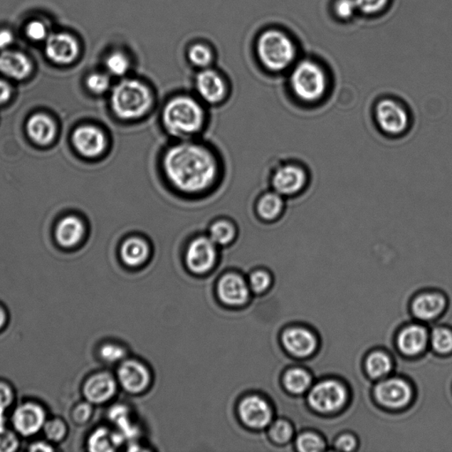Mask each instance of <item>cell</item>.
<instances>
[{
    "label": "cell",
    "mask_w": 452,
    "mask_h": 452,
    "mask_svg": "<svg viewBox=\"0 0 452 452\" xmlns=\"http://www.w3.org/2000/svg\"><path fill=\"white\" fill-rule=\"evenodd\" d=\"M163 167L172 186L186 193L207 189L218 174V164L211 152L189 142L178 143L167 149Z\"/></svg>",
    "instance_id": "cell-1"
},
{
    "label": "cell",
    "mask_w": 452,
    "mask_h": 452,
    "mask_svg": "<svg viewBox=\"0 0 452 452\" xmlns=\"http://www.w3.org/2000/svg\"><path fill=\"white\" fill-rule=\"evenodd\" d=\"M164 126L176 137H189L200 132L204 124V111L194 98L181 95L172 98L162 113Z\"/></svg>",
    "instance_id": "cell-2"
},
{
    "label": "cell",
    "mask_w": 452,
    "mask_h": 452,
    "mask_svg": "<svg viewBox=\"0 0 452 452\" xmlns=\"http://www.w3.org/2000/svg\"><path fill=\"white\" fill-rule=\"evenodd\" d=\"M152 101V95L149 87L138 80H121L112 92V111L117 117L124 120H134L142 117L148 112Z\"/></svg>",
    "instance_id": "cell-3"
},
{
    "label": "cell",
    "mask_w": 452,
    "mask_h": 452,
    "mask_svg": "<svg viewBox=\"0 0 452 452\" xmlns=\"http://www.w3.org/2000/svg\"><path fill=\"white\" fill-rule=\"evenodd\" d=\"M256 51L264 67L273 72L289 68L295 60L297 53L291 38L277 29H270L259 36Z\"/></svg>",
    "instance_id": "cell-4"
},
{
    "label": "cell",
    "mask_w": 452,
    "mask_h": 452,
    "mask_svg": "<svg viewBox=\"0 0 452 452\" xmlns=\"http://www.w3.org/2000/svg\"><path fill=\"white\" fill-rule=\"evenodd\" d=\"M291 87L300 100L313 103L325 95L328 80L321 65L312 61H300L291 75Z\"/></svg>",
    "instance_id": "cell-5"
},
{
    "label": "cell",
    "mask_w": 452,
    "mask_h": 452,
    "mask_svg": "<svg viewBox=\"0 0 452 452\" xmlns=\"http://www.w3.org/2000/svg\"><path fill=\"white\" fill-rule=\"evenodd\" d=\"M347 399L344 386L334 381H325L315 385L308 396L315 410L330 413L340 409Z\"/></svg>",
    "instance_id": "cell-6"
},
{
    "label": "cell",
    "mask_w": 452,
    "mask_h": 452,
    "mask_svg": "<svg viewBox=\"0 0 452 452\" xmlns=\"http://www.w3.org/2000/svg\"><path fill=\"white\" fill-rule=\"evenodd\" d=\"M216 245L209 237H198L191 242L186 253V263L196 274H204L214 266Z\"/></svg>",
    "instance_id": "cell-7"
},
{
    "label": "cell",
    "mask_w": 452,
    "mask_h": 452,
    "mask_svg": "<svg viewBox=\"0 0 452 452\" xmlns=\"http://www.w3.org/2000/svg\"><path fill=\"white\" fill-rule=\"evenodd\" d=\"M377 121L386 134L398 135L406 131L408 115L405 110L396 102L385 99L377 106Z\"/></svg>",
    "instance_id": "cell-8"
},
{
    "label": "cell",
    "mask_w": 452,
    "mask_h": 452,
    "mask_svg": "<svg viewBox=\"0 0 452 452\" xmlns=\"http://www.w3.org/2000/svg\"><path fill=\"white\" fill-rule=\"evenodd\" d=\"M79 50L77 40L67 33L51 35L46 41V53L54 63H72L78 57Z\"/></svg>",
    "instance_id": "cell-9"
},
{
    "label": "cell",
    "mask_w": 452,
    "mask_h": 452,
    "mask_svg": "<svg viewBox=\"0 0 452 452\" xmlns=\"http://www.w3.org/2000/svg\"><path fill=\"white\" fill-rule=\"evenodd\" d=\"M241 421L250 428L263 429L270 424L272 411L269 404L258 396L243 399L238 407Z\"/></svg>",
    "instance_id": "cell-10"
},
{
    "label": "cell",
    "mask_w": 452,
    "mask_h": 452,
    "mask_svg": "<svg viewBox=\"0 0 452 452\" xmlns=\"http://www.w3.org/2000/svg\"><path fill=\"white\" fill-rule=\"evenodd\" d=\"M13 422L14 428L21 435H35L46 424L45 411L36 404H24L14 411Z\"/></svg>",
    "instance_id": "cell-11"
},
{
    "label": "cell",
    "mask_w": 452,
    "mask_h": 452,
    "mask_svg": "<svg viewBox=\"0 0 452 452\" xmlns=\"http://www.w3.org/2000/svg\"><path fill=\"white\" fill-rule=\"evenodd\" d=\"M308 176L303 168L286 165L279 168L272 178L275 192L281 196H292L300 192L306 185Z\"/></svg>",
    "instance_id": "cell-12"
},
{
    "label": "cell",
    "mask_w": 452,
    "mask_h": 452,
    "mask_svg": "<svg viewBox=\"0 0 452 452\" xmlns=\"http://www.w3.org/2000/svg\"><path fill=\"white\" fill-rule=\"evenodd\" d=\"M73 143L83 156L95 157L101 155L106 147L104 133L93 126H83L75 131Z\"/></svg>",
    "instance_id": "cell-13"
},
{
    "label": "cell",
    "mask_w": 452,
    "mask_h": 452,
    "mask_svg": "<svg viewBox=\"0 0 452 452\" xmlns=\"http://www.w3.org/2000/svg\"><path fill=\"white\" fill-rule=\"evenodd\" d=\"M376 395L378 401L389 408H401L411 399V389L406 382L389 379L377 386Z\"/></svg>",
    "instance_id": "cell-14"
},
{
    "label": "cell",
    "mask_w": 452,
    "mask_h": 452,
    "mask_svg": "<svg viewBox=\"0 0 452 452\" xmlns=\"http://www.w3.org/2000/svg\"><path fill=\"white\" fill-rule=\"evenodd\" d=\"M197 93L209 104H216L222 100L226 92V83L221 75L214 70L204 68L196 79Z\"/></svg>",
    "instance_id": "cell-15"
},
{
    "label": "cell",
    "mask_w": 452,
    "mask_h": 452,
    "mask_svg": "<svg viewBox=\"0 0 452 452\" xmlns=\"http://www.w3.org/2000/svg\"><path fill=\"white\" fill-rule=\"evenodd\" d=\"M220 300L230 306H241L247 303L249 289L243 278L237 274H228L220 279L218 285Z\"/></svg>",
    "instance_id": "cell-16"
},
{
    "label": "cell",
    "mask_w": 452,
    "mask_h": 452,
    "mask_svg": "<svg viewBox=\"0 0 452 452\" xmlns=\"http://www.w3.org/2000/svg\"><path fill=\"white\" fill-rule=\"evenodd\" d=\"M117 376L123 387L132 393L144 391L150 383L148 369L136 361L125 362L120 367Z\"/></svg>",
    "instance_id": "cell-17"
},
{
    "label": "cell",
    "mask_w": 452,
    "mask_h": 452,
    "mask_svg": "<svg viewBox=\"0 0 452 452\" xmlns=\"http://www.w3.org/2000/svg\"><path fill=\"white\" fill-rule=\"evenodd\" d=\"M116 392V383L109 374H95L84 386V395L90 402L102 404L112 399Z\"/></svg>",
    "instance_id": "cell-18"
},
{
    "label": "cell",
    "mask_w": 452,
    "mask_h": 452,
    "mask_svg": "<svg viewBox=\"0 0 452 452\" xmlns=\"http://www.w3.org/2000/svg\"><path fill=\"white\" fill-rule=\"evenodd\" d=\"M283 342L291 354L300 357H306L311 354L317 347V340L313 334L300 328H294L285 332L283 336Z\"/></svg>",
    "instance_id": "cell-19"
},
{
    "label": "cell",
    "mask_w": 452,
    "mask_h": 452,
    "mask_svg": "<svg viewBox=\"0 0 452 452\" xmlns=\"http://www.w3.org/2000/svg\"><path fill=\"white\" fill-rule=\"evenodd\" d=\"M31 61L17 51H4L0 54V73L14 80H23L31 73Z\"/></svg>",
    "instance_id": "cell-20"
},
{
    "label": "cell",
    "mask_w": 452,
    "mask_h": 452,
    "mask_svg": "<svg viewBox=\"0 0 452 452\" xmlns=\"http://www.w3.org/2000/svg\"><path fill=\"white\" fill-rule=\"evenodd\" d=\"M27 130L29 137L40 145L49 144L56 135L53 120L42 113L35 114L29 119Z\"/></svg>",
    "instance_id": "cell-21"
},
{
    "label": "cell",
    "mask_w": 452,
    "mask_h": 452,
    "mask_svg": "<svg viewBox=\"0 0 452 452\" xmlns=\"http://www.w3.org/2000/svg\"><path fill=\"white\" fill-rule=\"evenodd\" d=\"M84 226L76 216H67L57 226L56 238L58 244L64 248L75 247L84 235Z\"/></svg>",
    "instance_id": "cell-22"
},
{
    "label": "cell",
    "mask_w": 452,
    "mask_h": 452,
    "mask_svg": "<svg viewBox=\"0 0 452 452\" xmlns=\"http://www.w3.org/2000/svg\"><path fill=\"white\" fill-rule=\"evenodd\" d=\"M428 333L424 327L413 325L404 330L399 337V347L404 354L415 355L424 350Z\"/></svg>",
    "instance_id": "cell-23"
},
{
    "label": "cell",
    "mask_w": 452,
    "mask_h": 452,
    "mask_svg": "<svg viewBox=\"0 0 452 452\" xmlns=\"http://www.w3.org/2000/svg\"><path fill=\"white\" fill-rule=\"evenodd\" d=\"M120 256L121 259L127 266L138 267L148 259L149 247L142 238L132 237L123 242L121 246Z\"/></svg>",
    "instance_id": "cell-24"
},
{
    "label": "cell",
    "mask_w": 452,
    "mask_h": 452,
    "mask_svg": "<svg viewBox=\"0 0 452 452\" xmlns=\"http://www.w3.org/2000/svg\"><path fill=\"white\" fill-rule=\"evenodd\" d=\"M446 300L438 294H427L417 298L413 305L414 313L422 320L438 317L446 308Z\"/></svg>",
    "instance_id": "cell-25"
},
{
    "label": "cell",
    "mask_w": 452,
    "mask_h": 452,
    "mask_svg": "<svg viewBox=\"0 0 452 452\" xmlns=\"http://www.w3.org/2000/svg\"><path fill=\"white\" fill-rule=\"evenodd\" d=\"M284 201L277 192L268 193L260 198L257 204V213L264 220H274L280 216Z\"/></svg>",
    "instance_id": "cell-26"
},
{
    "label": "cell",
    "mask_w": 452,
    "mask_h": 452,
    "mask_svg": "<svg viewBox=\"0 0 452 452\" xmlns=\"http://www.w3.org/2000/svg\"><path fill=\"white\" fill-rule=\"evenodd\" d=\"M122 441L120 435L109 432L108 429H99L92 433L89 439V449L91 451H112Z\"/></svg>",
    "instance_id": "cell-27"
},
{
    "label": "cell",
    "mask_w": 452,
    "mask_h": 452,
    "mask_svg": "<svg viewBox=\"0 0 452 452\" xmlns=\"http://www.w3.org/2000/svg\"><path fill=\"white\" fill-rule=\"evenodd\" d=\"M235 235H236V231L234 226L226 220H219L209 228V238L216 246L230 244L234 240Z\"/></svg>",
    "instance_id": "cell-28"
},
{
    "label": "cell",
    "mask_w": 452,
    "mask_h": 452,
    "mask_svg": "<svg viewBox=\"0 0 452 452\" xmlns=\"http://www.w3.org/2000/svg\"><path fill=\"white\" fill-rule=\"evenodd\" d=\"M310 384L311 377L303 369H291L285 374V387L294 394H300V393L306 391Z\"/></svg>",
    "instance_id": "cell-29"
},
{
    "label": "cell",
    "mask_w": 452,
    "mask_h": 452,
    "mask_svg": "<svg viewBox=\"0 0 452 452\" xmlns=\"http://www.w3.org/2000/svg\"><path fill=\"white\" fill-rule=\"evenodd\" d=\"M367 369L373 377H383L391 370V361L384 352H374L367 359Z\"/></svg>",
    "instance_id": "cell-30"
},
{
    "label": "cell",
    "mask_w": 452,
    "mask_h": 452,
    "mask_svg": "<svg viewBox=\"0 0 452 452\" xmlns=\"http://www.w3.org/2000/svg\"><path fill=\"white\" fill-rule=\"evenodd\" d=\"M106 68L112 75L115 76H123L126 75L130 68V61L126 54L116 51L113 53L106 60Z\"/></svg>",
    "instance_id": "cell-31"
},
{
    "label": "cell",
    "mask_w": 452,
    "mask_h": 452,
    "mask_svg": "<svg viewBox=\"0 0 452 452\" xmlns=\"http://www.w3.org/2000/svg\"><path fill=\"white\" fill-rule=\"evenodd\" d=\"M432 345L439 354H447L452 352V332L450 330L439 328L433 330Z\"/></svg>",
    "instance_id": "cell-32"
},
{
    "label": "cell",
    "mask_w": 452,
    "mask_h": 452,
    "mask_svg": "<svg viewBox=\"0 0 452 452\" xmlns=\"http://www.w3.org/2000/svg\"><path fill=\"white\" fill-rule=\"evenodd\" d=\"M189 58L196 67L205 68L211 63L213 55L209 47L194 45L189 51Z\"/></svg>",
    "instance_id": "cell-33"
},
{
    "label": "cell",
    "mask_w": 452,
    "mask_h": 452,
    "mask_svg": "<svg viewBox=\"0 0 452 452\" xmlns=\"http://www.w3.org/2000/svg\"><path fill=\"white\" fill-rule=\"evenodd\" d=\"M297 447L299 451L303 452H317L323 450L325 443L315 433H306L298 438Z\"/></svg>",
    "instance_id": "cell-34"
},
{
    "label": "cell",
    "mask_w": 452,
    "mask_h": 452,
    "mask_svg": "<svg viewBox=\"0 0 452 452\" xmlns=\"http://www.w3.org/2000/svg\"><path fill=\"white\" fill-rule=\"evenodd\" d=\"M270 435L275 442L278 443H288L293 436L292 426L285 421H275L271 426Z\"/></svg>",
    "instance_id": "cell-35"
},
{
    "label": "cell",
    "mask_w": 452,
    "mask_h": 452,
    "mask_svg": "<svg viewBox=\"0 0 452 452\" xmlns=\"http://www.w3.org/2000/svg\"><path fill=\"white\" fill-rule=\"evenodd\" d=\"M357 5L358 12H361L367 16H374L386 9L389 0H355Z\"/></svg>",
    "instance_id": "cell-36"
},
{
    "label": "cell",
    "mask_w": 452,
    "mask_h": 452,
    "mask_svg": "<svg viewBox=\"0 0 452 452\" xmlns=\"http://www.w3.org/2000/svg\"><path fill=\"white\" fill-rule=\"evenodd\" d=\"M110 78L105 73H93L88 77L87 87L95 94H103L107 91L110 88Z\"/></svg>",
    "instance_id": "cell-37"
},
{
    "label": "cell",
    "mask_w": 452,
    "mask_h": 452,
    "mask_svg": "<svg viewBox=\"0 0 452 452\" xmlns=\"http://www.w3.org/2000/svg\"><path fill=\"white\" fill-rule=\"evenodd\" d=\"M100 355L105 362L114 363L122 361L126 357L127 352L120 345L108 344L101 348Z\"/></svg>",
    "instance_id": "cell-38"
},
{
    "label": "cell",
    "mask_w": 452,
    "mask_h": 452,
    "mask_svg": "<svg viewBox=\"0 0 452 452\" xmlns=\"http://www.w3.org/2000/svg\"><path fill=\"white\" fill-rule=\"evenodd\" d=\"M334 12L342 20L350 19L358 12L355 0H336Z\"/></svg>",
    "instance_id": "cell-39"
},
{
    "label": "cell",
    "mask_w": 452,
    "mask_h": 452,
    "mask_svg": "<svg viewBox=\"0 0 452 452\" xmlns=\"http://www.w3.org/2000/svg\"><path fill=\"white\" fill-rule=\"evenodd\" d=\"M271 278L266 271L258 270L253 272L250 277V286L253 292L262 293L270 288Z\"/></svg>",
    "instance_id": "cell-40"
},
{
    "label": "cell",
    "mask_w": 452,
    "mask_h": 452,
    "mask_svg": "<svg viewBox=\"0 0 452 452\" xmlns=\"http://www.w3.org/2000/svg\"><path fill=\"white\" fill-rule=\"evenodd\" d=\"M43 428H45L46 435L48 438L54 441V442L63 439L65 433H67V428H65L64 422L61 420L48 421L43 426Z\"/></svg>",
    "instance_id": "cell-41"
},
{
    "label": "cell",
    "mask_w": 452,
    "mask_h": 452,
    "mask_svg": "<svg viewBox=\"0 0 452 452\" xmlns=\"http://www.w3.org/2000/svg\"><path fill=\"white\" fill-rule=\"evenodd\" d=\"M19 443L16 436L5 426H0V452H12L17 449Z\"/></svg>",
    "instance_id": "cell-42"
},
{
    "label": "cell",
    "mask_w": 452,
    "mask_h": 452,
    "mask_svg": "<svg viewBox=\"0 0 452 452\" xmlns=\"http://www.w3.org/2000/svg\"><path fill=\"white\" fill-rule=\"evenodd\" d=\"M14 395L9 385L0 383V426H4L5 411L12 404Z\"/></svg>",
    "instance_id": "cell-43"
},
{
    "label": "cell",
    "mask_w": 452,
    "mask_h": 452,
    "mask_svg": "<svg viewBox=\"0 0 452 452\" xmlns=\"http://www.w3.org/2000/svg\"><path fill=\"white\" fill-rule=\"evenodd\" d=\"M26 32H27L28 38L33 41H41L46 38L47 34L45 24L42 23L41 21H32L28 25Z\"/></svg>",
    "instance_id": "cell-44"
},
{
    "label": "cell",
    "mask_w": 452,
    "mask_h": 452,
    "mask_svg": "<svg viewBox=\"0 0 452 452\" xmlns=\"http://www.w3.org/2000/svg\"><path fill=\"white\" fill-rule=\"evenodd\" d=\"M91 413L90 406L88 405V404H82V405L77 406L75 411H73V418L79 424H83V422L89 420Z\"/></svg>",
    "instance_id": "cell-45"
},
{
    "label": "cell",
    "mask_w": 452,
    "mask_h": 452,
    "mask_svg": "<svg viewBox=\"0 0 452 452\" xmlns=\"http://www.w3.org/2000/svg\"><path fill=\"white\" fill-rule=\"evenodd\" d=\"M337 449L344 451H354L356 447V441L354 437L351 436H341L339 440L337 441Z\"/></svg>",
    "instance_id": "cell-46"
},
{
    "label": "cell",
    "mask_w": 452,
    "mask_h": 452,
    "mask_svg": "<svg viewBox=\"0 0 452 452\" xmlns=\"http://www.w3.org/2000/svg\"><path fill=\"white\" fill-rule=\"evenodd\" d=\"M11 88L6 82L0 80V105L5 104L11 97Z\"/></svg>",
    "instance_id": "cell-47"
},
{
    "label": "cell",
    "mask_w": 452,
    "mask_h": 452,
    "mask_svg": "<svg viewBox=\"0 0 452 452\" xmlns=\"http://www.w3.org/2000/svg\"><path fill=\"white\" fill-rule=\"evenodd\" d=\"M14 36L9 31H0V49H6L12 45Z\"/></svg>",
    "instance_id": "cell-48"
},
{
    "label": "cell",
    "mask_w": 452,
    "mask_h": 452,
    "mask_svg": "<svg viewBox=\"0 0 452 452\" xmlns=\"http://www.w3.org/2000/svg\"><path fill=\"white\" fill-rule=\"evenodd\" d=\"M31 451H53V448L48 446V444L46 443H35L34 446H33L31 448Z\"/></svg>",
    "instance_id": "cell-49"
},
{
    "label": "cell",
    "mask_w": 452,
    "mask_h": 452,
    "mask_svg": "<svg viewBox=\"0 0 452 452\" xmlns=\"http://www.w3.org/2000/svg\"><path fill=\"white\" fill-rule=\"evenodd\" d=\"M6 320V317L5 311H4L1 308H0V329L2 328L4 325H5Z\"/></svg>",
    "instance_id": "cell-50"
}]
</instances>
